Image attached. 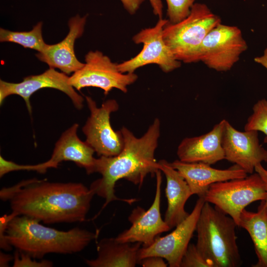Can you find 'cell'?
<instances>
[{"label": "cell", "mask_w": 267, "mask_h": 267, "mask_svg": "<svg viewBox=\"0 0 267 267\" xmlns=\"http://www.w3.org/2000/svg\"><path fill=\"white\" fill-rule=\"evenodd\" d=\"M168 22L167 19H159L154 26L142 29L133 37L134 42L142 43L143 48L134 57L118 64L120 72L132 73L140 67L155 64L164 72L169 73L181 66L163 38V29Z\"/></svg>", "instance_id": "30bf717a"}, {"label": "cell", "mask_w": 267, "mask_h": 267, "mask_svg": "<svg viewBox=\"0 0 267 267\" xmlns=\"http://www.w3.org/2000/svg\"><path fill=\"white\" fill-rule=\"evenodd\" d=\"M117 65L102 52L90 51L85 56L84 65L69 77V83L78 90L96 87L102 89L105 95L113 89L126 93L128 86L136 81L137 76L134 73H121Z\"/></svg>", "instance_id": "52a82bcc"}, {"label": "cell", "mask_w": 267, "mask_h": 267, "mask_svg": "<svg viewBox=\"0 0 267 267\" xmlns=\"http://www.w3.org/2000/svg\"><path fill=\"white\" fill-rule=\"evenodd\" d=\"M42 26L43 22H39L29 31L16 32L0 28V41L14 43L41 52L47 44L43 39Z\"/></svg>", "instance_id": "7402d4cb"}, {"label": "cell", "mask_w": 267, "mask_h": 267, "mask_svg": "<svg viewBox=\"0 0 267 267\" xmlns=\"http://www.w3.org/2000/svg\"><path fill=\"white\" fill-rule=\"evenodd\" d=\"M79 124L75 123L61 134L55 144L51 158L44 162L47 169L57 168L62 162L71 161L84 168L87 173H94L96 158L93 149L78 136Z\"/></svg>", "instance_id": "ac0fdd59"}, {"label": "cell", "mask_w": 267, "mask_h": 267, "mask_svg": "<svg viewBox=\"0 0 267 267\" xmlns=\"http://www.w3.org/2000/svg\"><path fill=\"white\" fill-rule=\"evenodd\" d=\"M247 47L238 27L221 23L205 37L200 48L198 60L217 71H227L238 61Z\"/></svg>", "instance_id": "ba28073f"}, {"label": "cell", "mask_w": 267, "mask_h": 267, "mask_svg": "<svg viewBox=\"0 0 267 267\" xmlns=\"http://www.w3.org/2000/svg\"><path fill=\"white\" fill-rule=\"evenodd\" d=\"M69 78L66 74L49 68L42 74L26 77L19 83H11L0 80V104L1 105L8 96L18 95L24 99L29 113L31 114V95L41 89L52 88L65 93L70 98L75 107L81 110L84 106V98L70 85Z\"/></svg>", "instance_id": "7c38bea8"}, {"label": "cell", "mask_w": 267, "mask_h": 267, "mask_svg": "<svg viewBox=\"0 0 267 267\" xmlns=\"http://www.w3.org/2000/svg\"><path fill=\"white\" fill-rule=\"evenodd\" d=\"M245 131H256L263 133L267 142V100L263 98L258 101L253 107V112L248 117L244 126Z\"/></svg>", "instance_id": "603a6c76"}, {"label": "cell", "mask_w": 267, "mask_h": 267, "mask_svg": "<svg viewBox=\"0 0 267 267\" xmlns=\"http://www.w3.org/2000/svg\"><path fill=\"white\" fill-rule=\"evenodd\" d=\"M221 23V18L205 4L195 3L185 19L175 24L168 22L163 29V38L178 61L186 63L199 62L204 40Z\"/></svg>", "instance_id": "5b68a950"}, {"label": "cell", "mask_w": 267, "mask_h": 267, "mask_svg": "<svg viewBox=\"0 0 267 267\" xmlns=\"http://www.w3.org/2000/svg\"><path fill=\"white\" fill-rule=\"evenodd\" d=\"M87 16L80 17L77 14L71 18L68 22L69 30L66 37L56 44H47L44 49L38 52L36 57L47 64L49 68H57L67 75L81 68L84 63L77 59L74 45L76 40L84 33Z\"/></svg>", "instance_id": "9a60e30c"}, {"label": "cell", "mask_w": 267, "mask_h": 267, "mask_svg": "<svg viewBox=\"0 0 267 267\" xmlns=\"http://www.w3.org/2000/svg\"><path fill=\"white\" fill-rule=\"evenodd\" d=\"M238 226L249 233L258 258L253 267H267V209L264 200L261 201L256 212L244 209L241 213Z\"/></svg>", "instance_id": "44dd1931"}, {"label": "cell", "mask_w": 267, "mask_h": 267, "mask_svg": "<svg viewBox=\"0 0 267 267\" xmlns=\"http://www.w3.org/2000/svg\"><path fill=\"white\" fill-rule=\"evenodd\" d=\"M255 171L259 174L264 181L267 193V169H265L261 164H259L255 167ZM264 201L267 209V196Z\"/></svg>", "instance_id": "f546056e"}, {"label": "cell", "mask_w": 267, "mask_h": 267, "mask_svg": "<svg viewBox=\"0 0 267 267\" xmlns=\"http://www.w3.org/2000/svg\"><path fill=\"white\" fill-rule=\"evenodd\" d=\"M205 201L199 197L188 216L176 226L171 233L163 237L157 236L147 247L140 248L139 262L149 256H159L165 259L170 267H180L182 258L196 231L197 222Z\"/></svg>", "instance_id": "8fae6325"}, {"label": "cell", "mask_w": 267, "mask_h": 267, "mask_svg": "<svg viewBox=\"0 0 267 267\" xmlns=\"http://www.w3.org/2000/svg\"><path fill=\"white\" fill-rule=\"evenodd\" d=\"M159 169L166 178L165 193L168 206L164 221L171 229L177 226L189 215L185 210V205L192 195L184 178L165 160L158 161Z\"/></svg>", "instance_id": "d6986e66"}, {"label": "cell", "mask_w": 267, "mask_h": 267, "mask_svg": "<svg viewBox=\"0 0 267 267\" xmlns=\"http://www.w3.org/2000/svg\"><path fill=\"white\" fill-rule=\"evenodd\" d=\"M225 122V119L222 120L205 134L183 138L177 149L178 160L212 165L224 159L222 136Z\"/></svg>", "instance_id": "2e32d148"}, {"label": "cell", "mask_w": 267, "mask_h": 267, "mask_svg": "<svg viewBox=\"0 0 267 267\" xmlns=\"http://www.w3.org/2000/svg\"><path fill=\"white\" fill-rule=\"evenodd\" d=\"M94 191L79 182H49L36 178L3 187L0 198L12 212L46 224L85 221Z\"/></svg>", "instance_id": "6da1fadb"}, {"label": "cell", "mask_w": 267, "mask_h": 267, "mask_svg": "<svg viewBox=\"0 0 267 267\" xmlns=\"http://www.w3.org/2000/svg\"><path fill=\"white\" fill-rule=\"evenodd\" d=\"M86 100L90 115L82 128L86 141L98 156H114L124 147V138L121 130L114 131L110 123V115L119 108L118 102L113 99L104 101L98 107L89 96Z\"/></svg>", "instance_id": "9c48e42d"}, {"label": "cell", "mask_w": 267, "mask_h": 267, "mask_svg": "<svg viewBox=\"0 0 267 267\" xmlns=\"http://www.w3.org/2000/svg\"><path fill=\"white\" fill-rule=\"evenodd\" d=\"M124 138V147L118 155L100 156L96 158L94 173L101 177L93 181L89 188L105 199L100 212L110 203L121 201L129 204L136 201L135 198H120L115 194L117 181L125 179L140 187L147 176L154 177L159 169L155 152L160 135V121L155 118L141 137H137L128 128L120 130Z\"/></svg>", "instance_id": "7a4b0ae2"}, {"label": "cell", "mask_w": 267, "mask_h": 267, "mask_svg": "<svg viewBox=\"0 0 267 267\" xmlns=\"http://www.w3.org/2000/svg\"><path fill=\"white\" fill-rule=\"evenodd\" d=\"M13 267H51L53 263L49 261L43 260L37 261L29 255L17 250L13 256Z\"/></svg>", "instance_id": "484cf974"}, {"label": "cell", "mask_w": 267, "mask_h": 267, "mask_svg": "<svg viewBox=\"0 0 267 267\" xmlns=\"http://www.w3.org/2000/svg\"><path fill=\"white\" fill-rule=\"evenodd\" d=\"M154 14L159 19L163 16V4L161 0H149Z\"/></svg>", "instance_id": "f1b7e54d"}, {"label": "cell", "mask_w": 267, "mask_h": 267, "mask_svg": "<svg viewBox=\"0 0 267 267\" xmlns=\"http://www.w3.org/2000/svg\"><path fill=\"white\" fill-rule=\"evenodd\" d=\"M180 267H212L196 244L189 243L180 262Z\"/></svg>", "instance_id": "d4e9b609"}, {"label": "cell", "mask_w": 267, "mask_h": 267, "mask_svg": "<svg viewBox=\"0 0 267 267\" xmlns=\"http://www.w3.org/2000/svg\"><path fill=\"white\" fill-rule=\"evenodd\" d=\"M98 232L79 227L61 231L44 226L35 219L17 215L0 234V249L10 251L12 247L34 259H42L51 253L72 254L84 250Z\"/></svg>", "instance_id": "3957f363"}, {"label": "cell", "mask_w": 267, "mask_h": 267, "mask_svg": "<svg viewBox=\"0 0 267 267\" xmlns=\"http://www.w3.org/2000/svg\"><path fill=\"white\" fill-rule=\"evenodd\" d=\"M254 61L267 69V47L264 50L262 55L254 58Z\"/></svg>", "instance_id": "1f68e13d"}, {"label": "cell", "mask_w": 267, "mask_h": 267, "mask_svg": "<svg viewBox=\"0 0 267 267\" xmlns=\"http://www.w3.org/2000/svg\"><path fill=\"white\" fill-rule=\"evenodd\" d=\"M224 159L234 163L247 174L255 171V167L267 162V149L260 144L258 132H240L226 120L222 136Z\"/></svg>", "instance_id": "5bb4252c"}, {"label": "cell", "mask_w": 267, "mask_h": 267, "mask_svg": "<svg viewBox=\"0 0 267 267\" xmlns=\"http://www.w3.org/2000/svg\"><path fill=\"white\" fill-rule=\"evenodd\" d=\"M195 0H166L169 22L172 24L177 23L187 17Z\"/></svg>", "instance_id": "cb8c5ba5"}, {"label": "cell", "mask_w": 267, "mask_h": 267, "mask_svg": "<svg viewBox=\"0 0 267 267\" xmlns=\"http://www.w3.org/2000/svg\"><path fill=\"white\" fill-rule=\"evenodd\" d=\"M143 267H166L168 264L159 256H149L141 260L139 263Z\"/></svg>", "instance_id": "4316f807"}, {"label": "cell", "mask_w": 267, "mask_h": 267, "mask_svg": "<svg viewBox=\"0 0 267 267\" xmlns=\"http://www.w3.org/2000/svg\"><path fill=\"white\" fill-rule=\"evenodd\" d=\"M230 216L205 202L196 227V246L212 267H238L242 261Z\"/></svg>", "instance_id": "277c9868"}, {"label": "cell", "mask_w": 267, "mask_h": 267, "mask_svg": "<svg viewBox=\"0 0 267 267\" xmlns=\"http://www.w3.org/2000/svg\"><path fill=\"white\" fill-rule=\"evenodd\" d=\"M187 182L192 195L203 197L209 186L214 183L243 178L248 174L236 165L224 170L212 168L202 163H186L176 160L171 163Z\"/></svg>", "instance_id": "e0dca14e"}, {"label": "cell", "mask_w": 267, "mask_h": 267, "mask_svg": "<svg viewBox=\"0 0 267 267\" xmlns=\"http://www.w3.org/2000/svg\"><path fill=\"white\" fill-rule=\"evenodd\" d=\"M141 243H122L115 237L104 238L97 244V257L86 260L90 267H134L138 264Z\"/></svg>", "instance_id": "ffe728a7"}, {"label": "cell", "mask_w": 267, "mask_h": 267, "mask_svg": "<svg viewBox=\"0 0 267 267\" xmlns=\"http://www.w3.org/2000/svg\"><path fill=\"white\" fill-rule=\"evenodd\" d=\"M267 196L265 184L257 172L241 178L212 184L203 197L230 216L238 226L242 212L250 204L265 200Z\"/></svg>", "instance_id": "8992f818"}, {"label": "cell", "mask_w": 267, "mask_h": 267, "mask_svg": "<svg viewBox=\"0 0 267 267\" xmlns=\"http://www.w3.org/2000/svg\"><path fill=\"white\" fill-rule=\"evenodd\" d=\"M145 0H120L125 9L130 14H134Z\"/></svg>", "instance_id": "83f0119b"}, {"label": "cell", "mask_w": 267, "mask_h": 267, "mask_svg": "<svg viewBox=\"0 0 267 267\" xmlns=\"http://www.w3.org/2000/svg\"><path fill=\"white\" fill-rule=\"evenodd\" d=\"M13 260V257L3 252H0V267H7L9 266V263Z\"/></svg>", "instance_id": "4dcf8cb0"}, {"label": "cell", "mask_w": 267, "mask_h": 267, "mask_svg": "<svg viewBox=\"0 0 267 267\" xmlns=\"http://www.w3.org/2000/svg\"><path fill=\"white\" fill-rule=\"evenodd\" d=\"M161 171L156 173V186L154 199L147 210L137 206L134 208L128 217L131 226L125 229L116 239L122 243L138 242L142 247L150 245L161 233L171 229L162 218L160 212L162 176Z\"/></svg>", "instance_id": "4fadbf2b"}]
</instances>
